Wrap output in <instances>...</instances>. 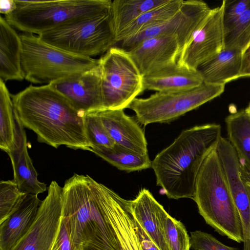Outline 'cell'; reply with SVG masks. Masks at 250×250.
Segmentation results:
<instances>
[{
  "mask_svg": "<svg viewBox=\"0 0 250 250\" xmlns=\"http://www.w3.org/2000/svg\"><path fill=\"white\" fill-rule=\"evenodd\" d=\"M42 201L37 195L27 194L13 214L0 224V250H12L33 225Z\"/></svg>",
  "mask_w": 250,
  "mask_h": 250,
  "instance_id": "ffe728a7",
  "label": "cell"
},
{
  "mask_svg": "<svg viewBox=\"0 0 250 250\" xmlns=\"http://www.w3.org/2000/svg\"><path fill=\"white\" fill-rule=\"evenodd\" d=\"M126 51L143 77L177 63L181 53L176 38L166 36L146 39Z\"/></svg>",
  "mask_w": 250,
  "mask_h": 250,
  "instance_id": "5bb4252c",
  "label": "cell"
},
{
  "mask_svg": "<svg viewBox=\"0 0 250 250\" xmlns=\"http://www.w3.org/2000/svg\"><path fill=\"white\" fill-rule=\"evenodd\" d=\"M182 1L183 0H169L167 2L145 12L116 37V44L144 29L167 20L177 12Z\"/></svg>",
  "mask_w": 250,
  "mask_h": 250,
  "instance_id": "484cf974",
  "label": "cell"
},
{
  "mask_svg": "<svg viewBox=\"0 0 250 250\" xmlns=\"http://www.w3.org/2000/svg\"><path fill=\"white\" fill-rule=\"evenodd\" d=\"M22 42L19 35L2 16L0 17V79L22 81Z\"/></svg>",
  "mask_w": 250,
  "mask_h": 250,
  "instance_id": "44dd1931",
  "label": "cell"
},
{
  "mask_svg": "<svg viewBox=\"0 0 250 250\" xmlns=\"http://www.w3.org/2000/svg\"><path fill=\"white\" fill-rule=\"evenodd\" d=\"M197 70L177 62L143 77L145 90L157 92H178L189 90L203 83Z\"/></svg>",
  "mask_w": 250,
  "mask_h": 250,
  "instance_id": "d6986e66",
  "label": "cell"
},
{
  "mask_svg": "<svg viewBox=\"0 0 250 250\" xmlns=\"http://www.w3.org/2000/svg\"><path fill=\"white\" fill-rule=\"evenodd\" d=\"M16 8L5 15L14 28L37 36L70 21L111 10L110 0H15Z\"/></svg>",
  "mask_w": 250,
  "mask_h": 250,
  "instance_id": "5b68a950",
  "label": "cell"
},
{
  "mask_svg": "<svg viewBox=\"0 0 250 250\" xmlns=\"http://www.w3.org/2000/svg\"><path fill=\"white\" fill-rule=\"evenodd\" d=\"M240 168L242 177L250 191V166L245 162H241Z\"/></svg>",
  "mask_w": 250,
  "mask_h": 250,
  "instance_id": "74e56055",
  "label": "cell"
},
{
  "mask_svg": "<svg viewBox=\"0 0 250 250\" xmlns=\"http://www.w3.org/2000/svg\"><path fill=\"white\" fill-rule=\"evenodd\" d=\"M223 2V21L225 34L238 18L250 7V0H224Z\"/></svg>",
  "mask_w": 250,
  "mask_h": 250,
  "instance_id": "d6a6232c",
  "label": "cell"
},
{
  "mask_svg": "<svg viewBox=\"0 0 250 250\" xmlns=\"http://www.w3.org/2000/svg\"><path fill=\"white\" fill-rule=\"evenodd\" d=\"M91 151L121 170L129 172L151 167L148 154L140 155L115 144L113 148L90 147Z\"/></svg>",
  "mask_w": 250,
  "mask_h": 250,
  "instance_id": "d4e9b609",
  "label": "cell"
},
{
  "mask_svg": "<svg viewBox=\"0 0 250 250\" xmlns=\"http://www.w3.org/2000/svg\"><path fill=\"white\" fill-rule=\"evenodd\" d=\"M15 0H0V13L4 16L13 12L16 8Z\"/></svg>",
  "mask_w": 250,
  "mask_h": 250,
  "instance_id": "8d00e7d4",
  "label": "cell"
},
{
  "mask_svg": "<svg viewBox=\"0 0 250 250\" xmlns=\"http://www.w3.org/2000/svg\"><path fill=\"white\" fill-rule=\"evenodd\" d=\"M225 85L203 83L195 88L178 92H156L146 98H135L128 108L144 125L170 122L220 96Z\"/></svg>",
  "mask_w": 250,
  "mask_h": 250,
  "instance_id": "ba28073f",
  "label": "cell"
},
{
  "mask_svg": "<svg viewBox=\"0 0 250 250\" xmlns=\"http://www.w3.org/2000/svg\"><path fill=\"white\" fill-rule=\"evenodd\" d=\"M38 36L67 52L88 58L105 53L116 44L111 10L70 21Z\"/></svg>",
  "mask_w": 250,
  "mask_h": 250,
  "instance_id": "52a82bcc",
  "label": "cell"
},
{
  "mask_svg": "<svg viewBox=\"0 0 250 250\" xmlns=\"http://www.w3.org/2000/svg\"><path fill=\"white\" fill-rule=\"evenodd\" d=\"M51 250H77L73 245L66 226L61 219Z\"/></svg>",
  "mask_w": 250,
  "mask_h": 250,
  "instance_id": "836d02e7",
  "label": "cell"
},
{
  "mask_svg": "<svg viewBox=\"0 0 250 250\" xmlns=\"http://www.w3.org/2000/svg\"><path fill=\"white\" fill-rule=\"evenodd\" d=\"M116 145L140 155L148 154L145 133L138 123L124 109L96 112Z\"/></svg>",
  "mask_w": 250,
  "mask_h": 250,
  "instance_id": "2e32d148",
  "label": "cell"
},
{
  "mask_svg": "<svg viewBox=\"0 0 250 250\" xmlns=\"http://www.w3.org/2000/svg\"><path fill=\"white\" fill-rule=\"evenodd\" d=\"M165 232L170 250H189L190 237L185 226L169 214L166 220Z\"/></svg>",
  "mask_w": 250,
  "mask_h": 250,
  "instance_id": "4dcf8cb0",
  "label": "cell"
},
{
  "mask_svg": "<svg viewBox=\"0 0 250 250\" xmlns=\"http://www.w3.org/2000/svg\"><path fill=\"white\" fill-rule=\"evenodd\" d=\"M105 109H124L145 90L143 76L128 53L111 47L99 59Z\"/></svg>",
  "mask_w": 250,
  "mask_h": 250,
  "instance_id": "9c48e42d",
  "label": "cell"
},
{
  "mask_svg": "<svg viewBox=\"0 0 250 250\" xmlns=\"http://www.w3.org/2000/svg\"><path fill=\"white\" fill-rule=\"evenodd\" d=\"M216 124L197 125L183 130L174 142L151 162L157 186L170 199H193L199 169L221 137Z\"/></svg>",
  "mask_w": 250,
  "mask_h": 250,
  "instance_id": "3957f363",
  "label": "cell"
},
{
  "mask_svg": "<svg viewBox=\"0 0 250 250\" xmlns=\"http://www.w3.org/2000/svg\"><path fill=\"white\" fill-rule=\"evenodd\" d=\"M224 3L211 9L188 43L181 51L177 63L197 70L224 48Z\"/></svg>",
  "mask_w": 250,
  "mask_h": 250,
  "instance_id": "8fae6325",
  "label": "cell"
},
{
  "mask_svg": "<svg viewBox=\"0 0 250 250\" xmlns=\"http://www.w3.org/2000/svg\"><path fill=\"white\" fill-rule=\"evenodd\" d=\"M16 130L11 95L5 83L0 79V148L7 153L14 143Z\"/></svg>",
  "mask_w": 250,
  "mask_h": 250,
  "instance_id": "4316f807",
  "label": "cell"
},
{
  "mask_svg": "<svg viewBox=\"0 0 250 250\" xmlns=\"http://www.w3.org/2000/svg\"><path fill=\"white\" fill-rule=\"evenodd\" d=\"M217 151L242 223L245 235H250V191L240 172L237 153L228 139L220 137Z\"/></svg>",
  "mask_w": 250,
  "mask_h": 250,
  "instance_id": "9a60e30c",
  "label": "cell"
},
{
  "mask_svg": "<svg viewBox=\"0 0 250 250\" xmlns=\"http://www.w3.org/2000/svg\"><path fill=\"white\" fill-rule=\"evenodd\" d=\"M216 146L209 152L199 169L192 200L206 223L216 231L236 242H243L241 218Z\"/></svg>",
  "mask_w": 250,
  "mask_h": 250,
  "instance_id": "277c9868",
  "label": "cell"
},
{
  "mask_svg": "<svg viewBox=\"0 0 250 250\" xmlns=\"http://www.w3.org/2000/svg\"><path fill=\"white\" fill-rule=\"evenodd\" d=\"M248 107L250 108V103L249 106Z\"/></svg>",
  "mask_w": 250,
  "mask_h": 250,
  "instance_id": "ab89813d",
  "label": "cell"
},
{
  "mask_svg": "<svg viewBox=\"0 0 250 250\" xmlns=\"http://www.w3.org/2000/svg\"><path fill=\"white\" fill-rule=\"evenodd\" d=\"M189 237L190 249L193 250H239L224 245L212 235L200 230L191 232Z\"/></svg>",
  "mask_w": 250,
  "mask_h": 250,
  "instance_id": "1f68e13d",
  "label": "cell"
},
{
  "mask_svg": "<svg viewBox=\"0 0 250 250\" xmlns=\"http://www.w3.org/2000/svg\"><path fill=\"white\" fill-rule=\"evenodd\" d=\"M24 79L35 84H49L91 69L99 59L76 55L46 43L38 36L20 34Z\"/></svg>",
  "mask_w": 250,
  "mask_h": 250,
  "instance_id": "8992f818",
  "label": "cell"
},
{
  "mask_svg": "<svg viewBox=\"0 0 250 250\" xmlns=\"http://www.w3.org/2000/svg\"><path fill=\"white\" fill-rule=\"evenodd\" d=\"M242 57L241 51L224 48L197 70L204 83L225 85L226 83L240 78Z\"/></svg>",
  "mask_w": 250,
  "mask_h": 250,
  "instance_id": "7402d4cb",
  "label": "cell"
},
{
  "mask_svg": "<svg viewBox=\"0 0 250 250\" xmlns=\"http://www.w3.org/2000/svg\"><path fill=\"white\" fill-rule=\"evenodd\" d=\"M61 219L77 250H143L131 200L87 175L65 181Z\"/></svg>",
  "mask_w": 250,
  "mask_h": 250,
  "instance_id": "6da1fadb",
  "label": "cell"
},
{
  "mask_svg": "<svg viewBox=\"0 0 250 250\" xmlns=\"http://www.w3.org/2000/svg\"><path fill=\"white\" fill-rule=\"evenodd\" d=\"M210 9L202 0H183L179 9L170 18L139 32L115 46L127 50L146 39L166 36L176 38L181 52Z\"/></svg>",
  "mask_w": 250,
  "mask_h": 250,
  "instance_id": "30bf717a",
  "label": "cell"
},
{
  "mask_svg": "<svg viewBox=\"0 0 250 250\" xmlns=\"http://www.w3.org/2000/svg\"><path fill=\"white\" fill-rule=\"evenodd\" d=\"M250 114V108L249 107H247L246 109H245Z\"/></svg>",
  "mask_w": 250,
  "mask_h": 250,
  "instance_id": "f35d334b",
  "label": "cell"
},
{
  "mask_svg": "<svg viewBox=\"0 0 250 250\" xmlns=\"http://www.w3.org/2000/svg\"><path fill=\"white\" fill-rule=\"evenodd\" d=\"M133 217L160 250H170L165 232L168 215L164 207L146 188L142 189L137 197L131 200Z\"/></svg>",
  "mask_w": 250,
  "mask_h": 250,
  "instance_id": "e0dca14e",
  "label": "cell"
},
{
  "mask_svg": "<svg viewBox=\"0 0 250 250\" xmlns=\"http://www.w3.org/2000/svg\"><path fill=\"white\" fill-rule=\"evenodd\" d=\"M250 42V7L243 13L225 34L224 48L242 52Z\"/></svg>",
  "mask_w": 250,
  "mask_h": 250,
  "instance_id": "83f0119b",
  "label": "cell"
},
{
  "mask_svg": "<svg viewBox=\"0 0 250 250\" xmlns=\"http://www.w3.org/2000/svg\"><path fill=\"white\" fill-rule=\"evenodd\" d=\"M47 190L33 225L12 250H51L60 225L62 188L53 181Z\"/></svg>",
  "mask_w": 250,
  "mask_h": 250,
  "instance_id": "7c38bea8",
  "label": "cell"
},
{
  "mask_svg": "<svg viewBox=\"0 0 250 250\" xmlns=\"http://www.w3.org/2000/svg\"><path fill=\"white\" fill-rule=\"evenodd\" d=\"M134 220L137 233L143 250H160L149 238L139 223L135 219Z\"/></svg>",
  "mask_w": 250,
  "mask_h": 250,
  "instance_id": "e575fe53",
  "label": "cell"
},
{
  "mask_svg": "<svg viewBox=\"0 0 250 250\" xmlns=\"http://www.w3.org/2000/svg\"><path fill=\"white\" fill-rule=\"evenodd\" d=\"M250 77V42L242 52V64L239 77Z\"/></svg>",
  "mask_w": 250,
  "mask_h": 250,
  "instance_id": "d590c367",
  "label": "cell"
},
{
  "mask_svg": "<svg viewBox=\"0 0 250 250\" xmlns=\"http://www.w3.org/2000/svg\"><path fill=\"white\" fill-rule=\"evenodd\" d=\"M15 140L7 153L13 170L12 180L22 191L38 195L46 190V185L38 179V173L28 154L24 127L15 114Z\"/></svg>",
  "mask_w": 250,
  "mask_h": 250,
  "instance_id": "ac0fdd59",
  "label": "cell"
},
{
  "mask_svg": "<svg viewBox=\"0 0 250 250\" xmlns=\"http://www.w3.org/2000/svg\"><path fill=\"white\" fill-rule=\"evenodd\" d=\"M225 123L228 139L239 161L250 166V114L246 109L232 113Z\"/></svg>",
  "mask_w": 250,
  "mask_h": 250,
  "instance_id": "603a6c76",
  "label": "cell"
},
{
  "mask_svg": "<svg viewBox=\"0 0 250 250\" xmlns=\"http://www.w3.org/2000/svg\"><path fill=\"white\" fill-rule=\"evenodd\" d=\"M27 193L21 190L13 180L0 182V224L19 209Z\"/></svg>",
  "mask_w": 250,
  "mask_h": 250,
  "instance_id": "f1b7e54d",
  "label": "cell"
},
{
  "mask_svg": "<svg viewBox=\"0 0 250 250\" xmlns=\"http://www.w3.org/2000/svg\"><path fill=\"white\" fill-rule=\"evenodd\" d=\"M51 84L84 115L104 110L100 63Z\"/></svg>",
  "mask_w": 250,
  "mask_h": 250,
  "instance_id": "4fadbf2b",
  "label": "cell"
},
{
  "mask_svg": "<svg viewBox=\"0 0 250 250\" xmlns=\"http://www.w3.org/2000/svg\"><path fill=\"white\" fill-rule=\"evenodd\" d=\"M169 0H115L111 13L116 37L145 12L162 5Z\"/></svg>",
  "mask_w": 250,
  "mask_h": 250,
  "instance_id": "cb8c5ba5",
  "label": "cell"
},
{
  "mask_svg": "<svg viewBox=\"0 0 250 250\" xmlns=\"http://www.w3.org/2000/svg\"><path fill=\"white\" fill-rule=\"evenodd\" d=\"M14 113L37 140L55 148L91 147L85 127V115L78 111L51 84L30 85L11 95Z\"/></svg>",
  "mask_w": 250,
  "mask_h": 250,
  "instance_id": "7a4b0ae2",
  "label": "cell"
},
{
  "mask_svg": "<svg viewBox=\"0 0 250 250\" xmlns=\"http://www.w3.org/2000/svg\"><path fill=\"white\" fill-rule=\"evenodd\" d=\"M85 131L91 147L113 148L115 143L96 112L84 116Z\"/></svg>",
  "mask_w": 250,
  "mask_h": 250,
  "instance_id": "f546056e",
  "label": "cell"
}]
</instances>
